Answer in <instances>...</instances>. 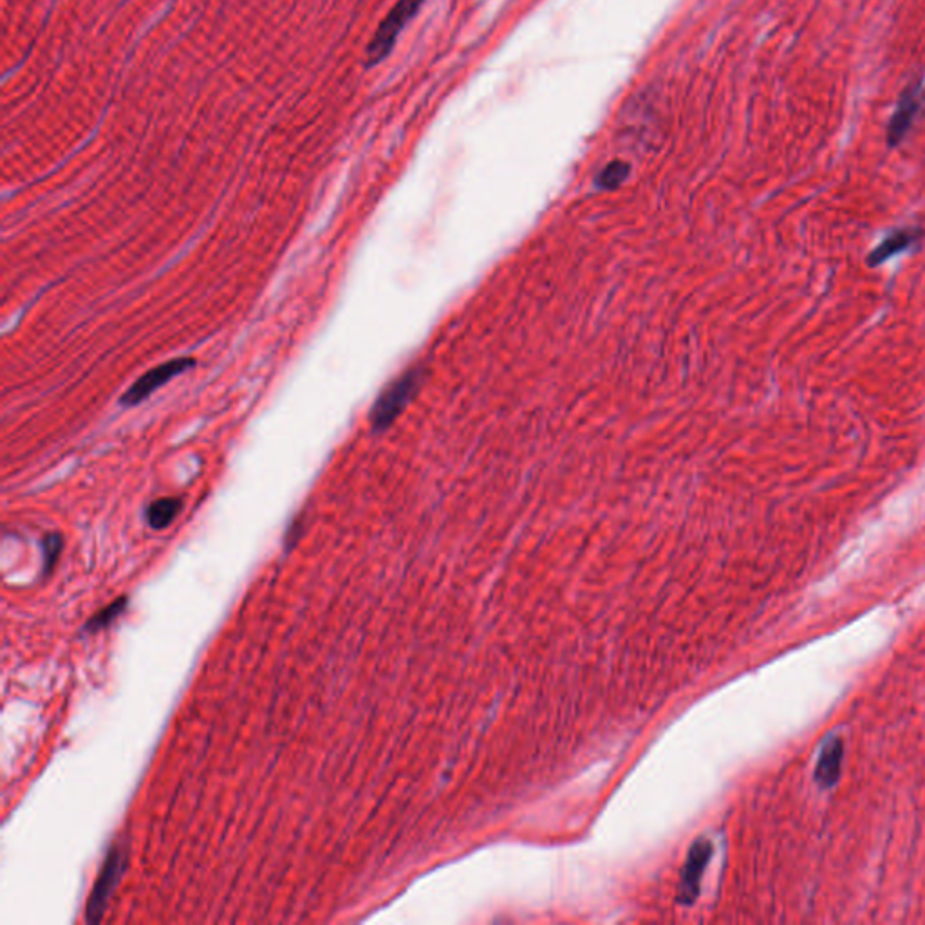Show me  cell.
Returning <instances> with one entry per match:
<instances>
[{
    "label": "cell",
    "instance_id": "3957f363",
    "mask_svg": "<svg viewBox=\"0 0 925 925\" xmlns=\"http://www.w3.org/2000/svg\"><path fill=\"white\" fill-rule=\"evenodd\" d=\"M123 869H125V862H123L122 851L113 848L105 859L102 873L96 880L91 898L85 907V916L91 924H98L102 920L105 907L109 904V898L113 895L114 888L122 877Z\"/></svg>",
    "mask_w": 925,
    "mask_h": 925
},
{
    "label": "cell",
    "instance_id": "5b68a950",
    "mask_svg": "<svg viewBox=\"0 0 925 925\" xmlns=\"http://www.w3.org/2000/svg\"><path fill=\"white\" fill-rule=\"evenodd\" d=\"M920 234L922 232L915 230V228H904V230H897V232L888 235L873 252L869 253V266L875 268L882 262L889 261L891 257H895L898 253L906 252L907 248H911L918 241Z\"/></svg>",
    "mask_w": 925,
    "mask_h": 925
},
{
    "label": "cell",
    "instance_id": "9c48e42d",
    "mask_svg": "<svg viewBox=\"0 0 925 925\" xmlns=\"http://www.w3.org/2000/svg\"><path fill=\"white\" fill-rule=\"evenodd\" d=\"M44 566H46V573L53 570L55 562L58 561V555H60V550H62V537L58 533H49L44 542Z\"/></svg>",
    "mask_w": 925,
    "mask_h": 925
},
{
    "label": "cell",
    "instance_id": "ba28073f",
    "mask_svg": "<svg viewBox=\"0 0 925 925\" xmlns=\"http://www.w3.org/2000/svg\"><path fill=\"white\" fill-rule=\"evenodd\" d=\"M123 606H125V598L118 600V602H114V604H111L109 608L102 609V611H100L96 617L91 618V620L87 622L85 629H87L89 633L102 631V629H105V627L109 626L111 622H114L116 618L120 617V613L123 611Z\"/></svg>",
    "mask_w": 925,
    "mask_h": 925
},
{
    "label": "cell",
    "instance_id": "277c9868",
    "mask_svg": "<svg viewBox=\"0 0 925 925\" xmlns=\"http://www.w3.org/2000/svg\"><path fill=\"white\" fill-rule=\"evenodd\" d=\"M922 100H924V96H922L920 87H911L902 96V100L898 103L897 113H895L893 120H891V125H889L888 136L891 145H898L900 141L904 140V136L911 129L916 116L920 113Z\"/></svg>",
    "mask_w": 925,
    "mask_h": 925
},
{
    "label": "cell",
    "instance_id": "52a82bcc",
    "mask_svg": "<svg viewBox=\"0 0 925 925\" xmlns=\"http://www.w3.org/2000/svg\"><path fill=\"white\" fill-rule=\"evenodd\" d=\"M183 501L178 497H163L147 508V523L152 530H165L178 517Z\"/></svg>",
    "mask_w": 925,
    "mask_h": 925
},
{
    "label": "cell",
    "instance_id": "6da1fadb",
    "mask_svg": "<svg viewBox=\"0 0 925 925\" xmlns=\"http://www.w3.org/2000/svg\"><path fill=\"white\" fill-rule=\"evenodd\" d=\"M423 0H400L393 11L387 15L380 29L376 31L369 49H367V62L369 66L380 64L394 47V42L402 29L411 22L412 17L420 11Z\"/></svg>",
    "mask_w": 925,
    "mask_h": 925
},
{
    "label": "cell",
    "instance_id": "7a4b0ae2",
    "mask_svg": "<svg viewBox=\"0 0 925 925\" xmlns=\"http://www.w3.org/2000/svg\"><path fill=\"white\" fill-rule=\"evenodd\" d=\"M194 364L196 362L192 358H176V360H170V362H165V364L150 369L149 373H145L141 378H138L136 384L132 385L127 393L123 394L122 405L136 407L141 402L149 400L150 394L156 393L159 387H163L179 374L185 373L190 367H194Z\"/></svg>",
    "mask_w": 925,
    "mask_h": 925
},
{
    "label": "cell",
    "instance_id": "30bf717a",
    "mask_svg": "<svg viewBox=\"0 0 925 925\" xmlns=\"http://www.w3.org/2000/svg\"><path fill=\"white\" fill-rule=\"evenodd\" d=\"M627 176V165L626 163H620V161H615L608 165L604 172L600 174V183L604 187H615L620 181H624V178Z\"/></svg>",
    "mask_w": 925,
    "mask_h": 925
},
{
    "label": "cell",
    "instance_id": "8992f818",
    "mask_svg": "<svg viewBox=\"0 0 925 925\" xmlns=\"http://www.w3.org/2000/svg\"><path fill=\"white\" fill-rule=\"evenodd\" d=\"M842 743L841 739L833 738L826 743L823 754L819 757L815 777L823 786L835 785L837 777L841 774Z\"/></svg>",
    "mask_w": 925,
    "mask_h": 925
}]
</instances>
